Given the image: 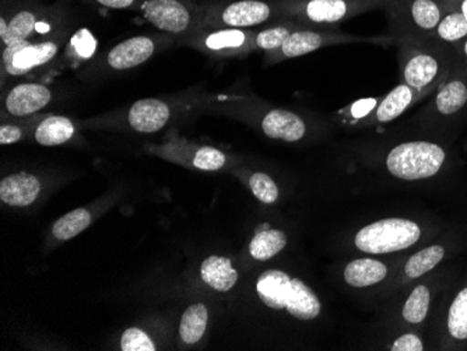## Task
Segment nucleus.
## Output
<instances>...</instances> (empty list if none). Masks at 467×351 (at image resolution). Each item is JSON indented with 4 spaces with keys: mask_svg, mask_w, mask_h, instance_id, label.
<instances>
[{
    "mask_svg": "<svg viewBox=\"0 0 467 351\" xmlns=\"http://www.w3.org/2000/svg\"><path fill=\"white\" fill-rule=\"evenodd\" d=\"M202 280L220 293L233 290L238 282V272L234 269L231 259L224 256H209L201 266Z\"/></svg>",
    "mask_w": 467,
    "mask_h": 351,
    "instance_id": "23",
    "label": "nucleus"
},
{
    "mask_svg": "<svg viewBox=\"0 0 467 351\" xmlns=\"http://www.w3.org/2000/svg\"><path fill=\"white\" fill-rule=\"evenodd\" d=\"M67 13L62 4L47 6L39 0H2V48L57 33L65 27Z\"/></svg>",
    "mask_w": 467,
    "mask_h": 351,
    "instance_id": "2",
    "label": "nucleus"
},
{
    "mask_svg": "<svg viewBox=\"0 0 467 351\" xmlns=\"http://www.w3.org/2000/svg\"><path fill=\"white\" fill-rule=\"evenodd\" d=\"M374 2L378 5V9H385V7L389 6L395 0H374Z\"/></svg>",
    "mask_w": 467,
    "mask_h": 351,
    "instance_id": "41",
    "label": "nucleus"
},
{
    "mask_svg": "<svg viewBox=\"0 0 467 351\" xmlns=\"http://www.w3.org/2000/svg\"><path fill=\"white\" fill-rule=\"evenodd\" d=\"M217 102L228 107L231 112L240 114L244 119L254 122L266 138L273 140L298 143L311 135V125L298 112L266 106L256 109L254 101L243 97L222 96Z\"/></svg>",
    "mask_w": 467,
    "mask_h": 351,
    "instance_id": "5",
    "label": "nucleus"
},
{
    "mask_svg": "<svg viewBox=\"0 0 467 351\" xmlns=\"http://www.w3.org/2000/svg\"><path fill=\"white\" fill-rule=\"evenodd\" d=\"M25 136V128L18 123H2V127H0V144L2 146L17 143V141L23 140Z\"/></svg>",
    "mask_w": 467,
    "mask_h": 351,
    "instance_id": "38",
    "label": "nucleus"
},
{
    "mask_svg": "<svg viewBox=\"0 0 467 351\" xmlns=\"http://www.w3.org/2000/svg\"><path fill=\"white\" fill-rule=\"evenodd\" d=\"M168 34L159 36H136L115 46L105 57V64L115 72L133 69L150 59L160 44L167 43Z\"/></svg>",
    "mask_w": 467,
    "mask_h": 351,
    "instance_id": "15",
    "label": "nucleus"
},
{
    "mask_svg": "<svg viewBox=\"0 0 467 351\" xmlns=\"http://www.w3.org/2000/svg\"><path fill=\"white\" fill-rule=\"evenodd\" d=\"M41 192L38 178L27 172L9 175L0 182V199L13 208H27Z\"/></svg>",
    "mask_w": 467,
    "mask_h": 351,
    "instance_id": "19",
    "label": "nucleus"
},
{
    "mask_svg": "<svg viewBox=\"0 0 467 351\" xmlns=\"http://www.w3.org/2000/svg\"><path fill=\"white\" fill-rule=\"evenodd\" d=\"M390 351H422L426 350V345L421 337L413 332L400 335L392 345H389Z\"/></svg>",
    "mask_w": 467,
    "mask_h": 351,
    "instance_id": "36",
    "label": "nucleus"
},
{
    "mask_svg": "<svg viewBox=\"0 0 467 351\" xmlns=\"http://www.w3.org/2000/svg\"><path fill=\"white\" fill-rule=\"evenodd\" d=\"M171 117L170 102L160 98H143L128 109L126 123L135 132L151 135L164 129Z\"/></svg>",
    "mask_w": 467,
    "mask_h": 351,
    "instance_id": "17",
    "label": "nucleus"
},
{
    "mask_svg": "<svg viewBox=\"0 0 467 351\" xmlns=\"http://www.w3.org/2000/svg\"><path fill=\"white\" fill-rule=\"evenodd\" d=\"M139 13L168 36H189L201 28L202 5L193 0H144Z\"/></svg>",
    "mask_w": 467,
    "mask_h": 351,
    "instance_id": "12",
    "label": "nucleus"
},
{
    "mask_svg": "<svg viewBox=\"0 0 467 351\" xmlns=\"http://www.w3.org/2000/svg\"><path fill=\"white\" fill-rule=\"evenodd\" d=\"M192 165L201 171H220L228 162V156L220 149L212 146H199L193 150Z\"/></svg>",
    "mask_w": 467,
    "mask_h": 351,
    "instance_id": "31",
    "label": "nucleus"
},
{
    "mask_svg": "<svg viewBox=\"0 0 467 351\" xmlns=\"http://www.w3.org/2000/svg\"><path fill=\"white\" fill-rule=\"evenodd\" d=\"M432 304V290L429 284H417L411 288L401 306V321L405 324L417 326L422 325L429 318Z\"/></svg>",
    "mask_w": 467,
    "mask_h": 351,
    "instance_id": "26",
    "label": "nucleus"
},
{
    "mask_svg": "<svg viewBox=\"0 0 467 351\" xmlns=\"http://www.w3.org/2000/svg\"><path fill=\"white\" fill-rule=\"evenodd\" d=\"M254 30L245 28H199L188 43L217 57H245L252 52Z\"/></svg>",
    "mask_w": 467,
    "mask_h": 351,
    "instance_id": "14",
    "label": "nucleus"
},
{
    "mask_svg": "<svg viewBox=\"0 0 467 351\" xmlns=\"http://www.w3.org/2000/svg\"><path fill=\"white\" fill-rule=\"evenodd\" d=\"M422 237L421 225L405 217H388L364 225L353 238L354 246L367 255L400 253L416 245Z\"/></svg>",
    "mask_w": 467,
    "mask_h": 351,
    "instance_id": "9",
    "label": "nucleus"
},
{
    "mask_svg": "<svg viewBox=\"0 0 467 351\" xmlns=\"http://www.w3.org/2000/svg\"><path fill=\"white\" fill-rule=\"evenodd\" d=\"M443 335L452 346L467 343V284L459 288L443 319Z\"/></svg>",
    "mask_w": 467,
    "mask_h": 351,
    "instance_id": "21",
    "label": "nucleus"
},
{
    "mask_svg": "<svg viewBox=\"0 0 467 351\" xmlns=\"http://www.w3.org/2000/svg\"><path fill=\"white\" fill-rule=\"evenodd\" d=\"M427 96L429 94L414 90L405 83H400L389 93L380 97L374 111L361 122L358 128H375L392 122Z\"/></svg>",
    "mask_w": 467,
    "mask_h": 351,
    "instance_id": "16",
    "label": "nucleus"
},
{
    "mask_svg": "<svg viewBox=\"0 0 467 351\" xmlns=\"http://www.w3.org/2000/svg\"><path fill=\"white\" fill-rule=\"evenodd\" d=\"M467 118V70L456 67L435 88L431 101L417 117L427 132H445Z\"/></svg>",
    "mask_w": 467,
    "mask_h": 351,
    "instance_id": "6",
    "label": "nucleus"
},
{
    "mask_svg": "<svg viewBox=\"0 0 467 351\" xmlns=\"http://www.w3.org/2000/svg\"><path fill=\"white\" fill-rule=\"evenodd\" d=\"M447 256V248L441 243H432L409 256L403 264L401 274L405 282H414L434 271Z\"/></svg>",
    "mask_w": 467,
    "mask_h": 351,
    "instance_id": "24",
    "label": "nucleus"
},
{
    "mask_svg": "<svg viewBox=\"0 0 467 351\" xmlns=\"http://www.w3.org/2000/svg\"><path fill=\"white\" fill-rule=\"evenodd\" d=\"M122 351H156V345L149 335L139 327H130L123 332L120 339Z\"/></svg>",
    "mask_w": 467,
    "mask_h": 351,
    "instance_id": "34",
    "label": "nucleus"
},
{
    "mask_svg": "<svg viewBox=\"0 0 467 351\" xmlns=\"http://www.w3.org/2000/svg\"><path fill=\"white\" fill-rule=\"evenodd\" d=\"M256 293L265 305L275 311L285 309L298 321H314L322 313V303L317 293L303 280L279 269H270L259 276Z\"/></svg>",
    "mask_w": 467,
    "mask_h": 351,
    "instance_id": "3",
    "label": "nucleus"
},
{
    "mask_svg": "<svg viewBox=\"0 0 467 351\" xmlns=\"http://www.w3.org/2000/svg\"><path fill=\"white\" fill-rule=\"evenodd\" d=\"M283 18L309 28H335L356 15L378 9L374 0H277Z\"/></svg>",
    "mask_w": 467,
    "mask_h": 351,
    "instance_id": "8",
    "label": "nucleus"
},
{
    "mask_svg": "<svg viewBox=\"0 0 467 351\" xmlns=\"http://www.w3.org/2000/svg\"><path fill=\"white\" fill-rule=\"evenodd\" d=\"M209 322V311L204 304H193L188 306L181 319V339L188 345H195L203 337Z\"/></svg>",
    "mask_w": 467,
    "mask_h": 351,
    "instance_id": "29",
    "label": "nucleus"
},
{
    "mask_svg": "<svg viewBox=\"0 0 467 351\" xmlns=\"http://www.w3.org/2000/svg\"><path fill=\"white\" fill-rule=\"evenodd\" d=\"M84 4L112 10H135L139 12L144 0H81Z\"/></svg>",
    "mask_w": 467,
    "mask_h": 351,
    "instance_id": "37",
    "label": "nucleus"
},
{
    "mask_svg": "<svg viewBox=\"0 0 467 351\" xmlns=\"http://www.w3.org/2000/svg\"><path fill=\"white\" fill-rule=\"evenodd\" d=\"M72 46H75L76 52L84 59H88L96 51V41L90 31L80 30L72 36Z\"/></svg>",
    "mask_w": 467,
    "mask_h": 351,
    "instance_id": "35",
    "label": "nucleus"
},
{
    "mask_svg": "<svg viewBox=\"0 0 467 351\" xmlns=\"http://www.w3.org/2000/svg\"><path fill=\"white\" fill-rule=\"evenodd\" d=\"M447 9L456 10L467 20V0H442Z\"/></svg>",
    "mask_w": 467,
    "mask_h": 351,
    "instance_id": "40",
    "label": "nucleus"
},
{
    "mask_svg": "<svg viewBox=\"0 0 467 351\" xmlns=\"http://www.w3.org/2000/svg\"><path fill=\"white\" fill-rule=\"evenodd\" d=\"M379 98L380 97H378V98L359 99V101L353 102L350 106L346 107L338 114L342 115L345 123L358 128L361 122L374 111L375 107L379 102Z\"/></svg>",
    "mask_w": 467,
    "mask_h": 351,
    "instance_id": "33",
    "label": "nucleus"
},
{
    "mask_svg": "<svg viewBox=\"0 0 467 351\" xmlns=\"http://www.w3.org/2000/svg\"><path fill=\"white\" fill-rule=\"evenodd\" d=\"M448 161V149L438 141L426 139L395 144L382 159L388 174L408 182L437 177Z\"/></svg>",
    "mask_w": 467,
    "mask_h": 351,
    "instance_id": "4",
    "label": "nucleus"
},
{
    "mask_svg": "<svg viewBox=\"0 0 467 351\" xmlns=\"http://www.w3.org/2000/svg\"><path fill=\"white\" fill-rule=\"evenodd\" d=\"M395 46L401 83L429 96L456 67V46L432 38L396 39Z\"/></svg>",
    "mask_w": 467,
    "mask_h": 351,
    "instance_id": "1",
    "label": "nucleus"
},
{
    "mask_svg": "<svg viewBox=\"0 0 467 351\" xmlns=\"http://www.w3.org/2000/svg\"><path fill=\"white\" fill-rule=\"evenodd\" d=\"M429 38L447 46H458L463 39L467 38L466 18L456 10L447 9V13L442 15L434 33Z\"/></svg>",
    "mask_w": 467,
    "mask_h": 351,
    "instance_id": "28",
    "label": "nucleus"
},
{
    "mask_svg": "<svg viewBox=\"0 0 467 351\" xmlns=\"http://www.w3.org/2000/svg\"><path fill=\"white\" fill-rule=\"evenodd\" d=\"M384 10L393 41L429 38L447 13L442 0H395Z\"/></svg>",
    "mask_w": 467,
    "mask_h": 351,
    "instance_id": "11",
    "label": "nucleus"
},
{
    "mask_svg": "<svg viewBox=\"0 0 467 351\" xmlns=\"http://www.w3.org/2000/svg\"><path fill=\"white\" fill-rule=\"evenodd\" d=\"M249 188L254 198L265 204H273L280 196L279 187L266 172H254L249 178Z\"/></svg>",
    "mask_w": 467,
    "mask_h": 351,
    "instance_id": "32",
    "label": "nucleus"
},
{
    "mask_svg": "<svg viewBox=\"0 0 467 351\" xmlns=\"http://www.w3.org/2000/svg\"><path fill=\"white\" fill-rule=\"evenodd\" d=\"M65 31L47 36L41 41H25L2 48V67L7 76H23L48 64L57 57Z\"/></svg>",
    "mask_w": 467,
    "mask_h": 351,
    "instance_id": "13",
    "label": "nucleus"
},
{
    "mask_svg": "<svg viewBox=\"0 0 467 351\" xmlns=\"http://www.w3.org/2000/svg\"><path fill=\"white\" fill-rule=\"evenodd\" d=\"M283 20L277 0H227L202 5L201 28H254Z\"/></svg>",
    "mask_w": 467,
    "mask_h": 351,
    "instance_id": "7",
    "label": "nucleus"
},
{
    "mask_svg": "<svg viewBox=\"0 0 467 351\" xmlns=\"http://www.w3.org/2000/svg\"><path fill=\"white\" fill-rule=\"evenodd\" d=\"M389 274V267L374 258H358L348 262L343 271L346 284L353 288H368L384 282Z\"/></svg>",
    "mask_w": 467,
    "mask_h": 351,
    "instance_id": "20",
    "label": "nucleus"
},
{
    "mask_svg": "<svg viewBox=\"0 0 467 351\" xmlns=\"http://www.w3.org/2000/svg\"><path fill=\"white\" fill-rule=\"evenodd\" d=\"M288 238L282 230L265 229L256 232L249 243V253L254 261L266 262L279 255Z\"/></svg>",
    "mask_w": 467,
    "mask_h": 351,
    "instance_id": "27",
    "label": "nucleus"
},
{
    "mask_svg": "<svg viewBox=\"0 0 467 351\" xmlns=\"http://www.w3.org/2000/svg\"><path fill=\"white\" fill-rule=\"evenodd\" d=\"M356 43L377 44V46L379 44L384 46H395V41L390 36H354V34L342 33L335 28L301 27L294 31L279 49L266 52V62L267 64H277L282 60L304 57V55L327 48V46Z\"/></svg>",
    "mask_w": 467,
    "mask_h": 351,
    "instance_id": "10",
    "label": "nucleus"
},
{
    "mask_svg": "<svg viewBox=\"0 0 467 351\" xmlns=\"http://www.w3.org/2000/svg\"><path fill=\"white\" fill-rule=\"evenodd\" d=\"M456 67L467 70V38L456 46Z\"/></svg>",
    "mask_w": 467,
    "mask_h": 351,
    "instance_id": "39",
    "label": "nucleus"
},
{
    "mask_svg": "<svg viewBox=\"0 0 467 351\" xmlns=\"http://www.w3.org/2000/svg\"><path fill=\"white\" fill-rule=\"evenodd\" d=\"M51 99L52 93L47 86L38 83H20L5 97L4 108L10 117H31L46 108Z\"/></svg>",
    "mask_w": 467,
    "mask_h": 351,
    "instance_id": "18",
    "label": "nucleus"
},
{
    "mask_svg": "<svg viewBox=\"0 0 467 351\" xmlns=\"http://www.w3.org/2000/svg\"><path fill=\"white\" fill-rule=\"evenodd\" d=\"M76 136V125L67 117L49 115L38 123L34 139L44 148H54L67 143Z\"/></svg>",
    "mask_w": 467,
    "mask_h": 351,
    "instance_id": "22",
    "label": "nucleus"
},
{
    "mask_svg": "<svg viewBox=\"0 0 467 351\" xmlns=\"http://www.w3.org/2000/svg\"><path fill=\"white\" fill-rule=\"evenodd\" d=\"M91 224V214L88 209H76L55 222L52 227L54 237L60 241H67L88 230Z\"/></svg>",
    "mask_w": 467,
    "mask_h": 351,
    "instance_id": "30",
    "label": "nucleus"
},
{
    "mask_svg": "<svg viewBox=\"0 0 467 351\" xmlns=\"http://www.w3.org/2000/svg\"><path fill=\"white\" fill-rule=\"evenodd\" d=\"M304 27L300 23L291 18H283L280 22L273 25L264 26V27L254 28V38H252V52L264 51L270 52L279 49L285 39L298 30Z\"/></svg>",
    "mask_w": 467,
    "mask_h": 351,
    "instance_id": "25",
    "label": "nucleus"
},
{
    "mask_svg": "<svg viewBox=\"0 0 467 351\" xmlns=\"http://www.w3.org/2000/svg\"><path fill=\"white\" fill-rule=\"evenodd\" d=\"M466 149H467V146H466Z\"/></svg>",
    "mask_w": 467,
    "mask_h": 351,
    "instance_id": "42",
    "label": "nucleus"
}]
</instances>
